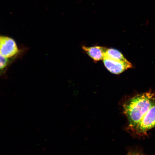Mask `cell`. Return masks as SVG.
Wrapping results in <instances>:
<instances>
[{
	"label": "cell",
	"instance_id": "3957f363",
	"mask_svg": "<svg viewBox=\"0 0 155 155\" xmlns=\"http://www.w3.org/2000/svg\"><path fill=\"white\" fill-rule=\"evenodd\" d=\"M155 127V104L147 112L136 128L134 131L137 134L144 135Z\"/></svg>",
	"mask_w": 155,
	"mask_h": 155
},
{
	"label": "cell",
	"instance_id": "8992f818",
	"mask_svg": "<svg viewBox=\"0 0 155 155\" xmlns=\"http://www.w3.org/2000/svg\"><path fill=\"white\" fill-rule=\"evenodd\" d=\"M8 63V59L4 57L0 53V72L3 71L6 67Z\"/></svg>",
	"mask_w": 155,
	"mask_h": 155
},
{
	"label": "cell",
	"instance_id": "5b68a950",
	"mask_svg": "<svg viewBox=\"0 0 155 155\" xmlns=\"http://www.w3.org/2000/svg\"><path fill=\"white\" fill-rule=\"evenodd\" d=\"M82 49L95 62L103 60L107 48L101 46L87 47L83 46Z\"/></svg>",
	"mask_w": 155,
	"mask_h": 155
},
{
	"label": "cell",
	"instance_id": "277c9868",
	"mask_svg": "<svg viewBox=\"0 0 155 155\" xmlns=\"http://www.w3.org/2000/svg\"><path fill=\"white\" fill-rule=\"evenodd\" d=\"M19 52L15 41L8 37L0 36V53L8 59L12 58Z\"/></svg>",
	"mask_w": 155,
	"mask_h": 155
},
{
	"label": "cell",
	"instance_id": "7a4b0ae2",
	"mask_svg": "<svg viewBox=\"0 0 155 155\" xmlns=\"http://www.w3.org/2000/svg\"><path fill=\"white\" fill-rule=\"evenodd\" d=\"M103 60L106 68L114 74H120L132 67L123 54L114 48H107Z\"/></svg>",
	"mask_w": 155,
	"mask_h": 155
},
{
	"label": "cell",
	"instance_id": "6da1fadb",
	"mask_svg": "<svg viewBox=\"0 0 155 155\" xmlns=\"http://www.w3.org/2000/svg\"><path fill=\"white\" fill-rule=\"evenodd\" d=\"M155 104V95L150 91L137 94L126 101L123 105V112L128 121L129 129L134 131L143 116Z\"/></svg>",
	"mask_w": 155,
	"mask_h": 155
},
{
	"label": "cell",
	"instance_id": "52a82bcc",
	"mask_svg": "<svg viewBox=\"0 0 155 155\" xmlns=\"http://www.w3.org/2000/svg\"><path fill=\"white\" fill-rule=\"evenodd\" d=\"M127 155H143L142 154H141L139 153H129Z\"/></svg>",
	"mask_w": 155,
	"mask_h": 155
}]
</instances>
